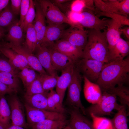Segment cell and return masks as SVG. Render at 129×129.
Returning a JSON list of instances; mask_svg holds the SVG:
<instances>
[{"instance_id": "obj_13", "label": "cell", "mask_w": 129, "mask_h": 129, "mask_svg": "<svg viewBox=\"0 0 129 129\" xmlns=\"http://www.w3.org/2000/svg\"><path fill=\"white\" fill-rule=\"evenodd\" d=\"M9 105L12 125L24 128L28 127L26 122L23 107L16 96L11 97L10 100Z\"/></svg>"}, {"instance_id": "obj_34", "label": "cell", "mask_w": 129, "mask_h": 129, "mask_svg": "<svg viewBox=\"0 0 129 129\" xmlns=\"http://www.w3.org/2000/svg\"><path fill=\"white\" fill-rule=\"evenodd\" d=\"M16 19L9 5L0 13V27L8 28Z\"/></svg>"}, {"instance_id": "obj_38", "label": "cell", "mask_w": 129, "mask_h": 129, "mask_svg": "<svg viewBox=\"0 0 129 129\" xmlns=\"http://www.w3.org/2000/svg\"><path fill=\"white\" fill-rule=\"evenodd\" d=\"M42 85L44 92H49L56 87L58 76L42 75Z\"/></svg>"}, {"instance_id": "obj_21", "label": "cell", "mask_w": 129, "mask_h": 129, "mask_svg": "<svg viewBox=\"0 0 129 129\" xmlns=\"http://www.w3.org/2000/svg\"><path fill=\"white\" fill-rule=\"evenodd\" d=\"M1 54L8 59L11 63L16 68L20 70L30 67L25 58L12 49L3 46L0 47Z\"/></svg>"}, {"instance_id": "obj_40", "label": "cell", "mask_w": 129, "mask_h": 129, "mask_svg": "<svg viewBox=\"0 0 129 129\" xmlns=\"http://www.w3.org/2000/svg\"><path fill=\"white\" fill-rule=\"evenodd\" d=\"M8 60L0 58V71L9 73L18 76L19 72Z\"/></svg>"}, {"instance_id": "obj_15", "label": "cell", "mask_w": 129, "mask_h": 129, "mask_svg": "<svg viewBox=\"0 0 129 129\" xmlns=\"http://www.w3.org/2000/svg\"><path fill=\"white\" fill-rule=\"evenodd\" d=\"M34 2L36 15L33 23L36 33L38 44L41 45L43 40L46 29V21L38 2L37 0Z\"/></svg>"}, {"instance_id": "obj_17", "label": "cell", "mask_w": 129, "mask_h": 129, "mask_svg": "<svg viewBox=\"0 0 129 129\" xmlns=\"http://www.w3.org/2000/svg\"><path fill=\"white\" fill-rule=\"evenodd\" d=\"M64 24H48L42 42L40 45L47 47L60 39L66 29Z\"/></svg>"}, {"instance_id": "obj_48", "label": "cell", "mask_w": 129, "mask_h": 129, "mask_svg": "<svg viewBox=\"0 0 129 129\" xmlns=\"http://www.w3.org/2000/svg\"><path fill=\"white\" fill-rule=\"evenodd\" d=\"M5 30L4 29L0 27V40L5 37Z\"/></svg>"}, {"instance_id": "obj_50", "label": "cell", "mask_w": 129, "mask_h": 129, "mask_svg": "<svg viewBox=\"0 0 129 129\" xmlns=\"http://www.w3.org/2000/svg\"><path fill=\"white\" fill-rule=\"evenodd\" d=\"M60 129H71L70 128L68 125H67L65 127L63 128Z\"/></svg>"}, {"instance_id": "obj_6", "label": "cell", "mask_w": 129, "mask_h": 129, "mask_svg": "<svg viewBox=\"0 0 129 129\" xmlns=\"http://www.w3.org/2000/svg\"><path fill=\"white\" fill-rule=\"evenodd\" d=\"M105 64L94 59L81 58L75 64L83 76L91 82L96 83Z\"/></svg>"}, {"instance_id": "obj_31", "label": "cell", "mask_w": 129, "mask_h": 129, "mask_svg": "<svg viewBox=\"0 0 129 129\" xmlns=\"http://www.w3.org/2000/svg\"><path fill=\"white\" fill-rule=\"evenodd\" d=\"M0 81L14 92H17L19 88L18 76L9 73L0 71Z\"/></svg>"}, {"instance_id": "obj_47", "label": "cell", "mask_w": 129, "mask_h": 129, "mask_svg": "<svg viewBox=\"0 0 129 129\" xmlns=\"http://www.w3.org/2000/svg\"><path fill=\"white\" fill-rule=\"evenodd\" d=\"M6 129H26L23 127L15 125L10 126Z\"/></svg>"}, {"instance_id": "obj_4", "label": "cell", "mask_w": 129, "mask_h": 129, "mask_svg": "<svg viewBox=\"0 0 129 129\" xmlns=\"http://www.w3.org/2000/svg\"><path fill=\"white\" fill-rule=\"evenodd\" d=\"M83 78L75 64L71 80L68 87L66 101L73 108L79 109L83 114L86 115V109L82 103L80 97Z\"/></svg>"}, {"instance_id": "obj_37", "label": "cell", "mask_w": 129, "mask_h": 129, "mask_svg": "<svg viewBox=\"0 0 129 129\" xmlns=\"http://www.w3.org/2000/svg\"><path fill=\"white\" fill-rule=\"evenodd\" d=\"M96 15L98 17L104 16L111 18L122 26H129V19L128 17L120 14L110 12L99 11L95 10Z\"/></svg>"}, {"instance_id": "obj_26", "label": "cell", "mask_w": 129, "mask_h": 129, "mask_svg": "<svg viewBox=\"0 0 129 129\" xmlns=\"http://www.w3.org/2000/svg\"><path fill=\"white\" fill-rule=\"evenodd\" d=\"M68 124L66 119H46L33 124L28 125L31 129H60L65 127Z\"/></svg>"}, {"instance_id": "obj_30", "label": "cell", "mask_w": 129, "mask_h": 129, "mask_svg": "<svg viewBox=\"0 0 129 129\" xmlns=\"http://www.w3.org/2000/svg\"><path fill=\"white\" fill-rule=\"evenodd\" d=\"M107 92L116 95L119 98L120 104L126 105L128 108H129V89L128 87L124 85H119Z\"/></svg>"}, {"instance_id": "obj_1", "label": "cell", "mask_w": 129, "mask_h": 129, "mask_svg": "<svg viewBox=\"0 0 129 129\" xmlns=\"http://www.w3.org/2000/svg\"><path fill=\"white\" fill-rule=\"evenodd\" d=\"M129 80L128 56L123 59H116L105 64L96 83L103 92L118 85L128 84Z\"/></svg>"}, {"instance_id": "obj_44", "label": "cell", "mask_w": 129, "mask_h": 129, "mask_svg": "<svg viewBox=\"0 0 129 129\" xmlns=\"http://www.w3.org/2000/svg\"><path fill=\"white\" fill-rule=\"evenodd\" d=\"M14 91L0 81V96L6 94H11Z\"/></svg>"}, {"instance_id": "obj_28", "label": "cell", "mask_w": 129, "mask_h": 129, "mask_svg": "<svg viewBox=\"0 0 129 129\" xmlns=\"http://www.w3.org/2000/svg\"><path fill=\"white\" fill-rule=\"evenodd\" d=\"M127 106L123 105L111 120L113 129H128Z\"/></svg>"}, {"instance_id": "obj_51", "label": "cell", "mask_w": 129, "mask_h": 129, "mask_svg": "<svg viewBox=\"0 0 129 129\" xmlns=\"http://www.w3.org/2000/svg\"><path fill=\"white\" fill-rule=\"evenodd\" d=\"M2 46V45L1 44H0V47H1Z\"/></svg>"}, {"instance_id": "obj_16", "label": "cell", "mask_w": 129, "mask_h": 129, "mask_svg": "<svg viewBox=\"0 0 129 129\" xmlns=\"http://www.w3.org/2000/svg\"><path fill=\"white\" fill-rule=\"evenodd\" d=\"M34 52L36 53L34 55L47 73L49 75L58 76L52 65L50 54L47 48L38 44Z\"/></svg>"}, {"instance_id": "obj_11", "label": "cell", "mask_w": 129, "mask_h": 129, "mask_svg": "<svg viewBox=\"0 0 129 129\" xmlns=\"http://www.w3.org/2000/svg\"><path fill=\"white\" fill-rule=\"evenodd\" d=\"M3 46L10 48L23 56L31 68L41 75L48 74L40 64L38 60L33 53L29 51L23 45L17 46L9 43L1 44Z\"/></svg>"}, {"instance_id": "obj_10", "label": "cell", "mask_w": 129, "mask_h": 129, "mask_svg": "<svg viewBox=\"0 0 129 129\" xmlns=\"http://www.w3.org/2000/svg\"><path fill=\"white\" fill-rule=\"evenodd\" d=\"M88 30L70 26L64 32L60 39L69 42L72 45L83 50L87 43Z\"/></svg>"}, {"instance_id": "obj_2", "label": "cell", "mask_w": 129, "mask_h": 129, "mask_svg": "<svg viewBox=\"0 0 129 129\" xmlns=\"http://www.w3.org/2000/svg\"><path fill=\"white\" fill-rule=\"evenodd\" d=\"M103 32L93 29L88 30L86 44L83 50L81 58L98 60L105 63H108V44L106 36V30Z\"/></svg>"}, {"instance_id": "obj_49", "label": "cell", "mask_w": 129, "mask_h": 129, "mask_svg": "<svg viewBox=\"0 0 129 129\" xmlns=\"http://www.w3.org/2000/svg\"><path fill=\"white\" fill-rule=\"evenodd\" d=\"M10 125V124H5L0 123V129H6Z\"/></svg>"}, {"instance_id": "obj_22", "label": "cell", "mask_w": 129, "mask_h": 129, "mask_svg": "<svg viewBox=\"0 0 129 129\" xmlns=\"http://www.w3.org/2000/svg\"><path fill=\"white\" fill-rule=\"evenodd\" d=\"M8 33L5 37L6 40L15 45H22L24 42L23 31L19 23L16 19L8 28Z\"/></svg>"}, {"instance_id": "obj_45", "label": "cell", "mask_w": 129, "mask_h": 129, "mask_svg": "<svg viewBox=\"0 0 129 129\" xmlns=\"http://www.w3.org/2000/svg\"><path fill=\"white\" fill-rule=\"evenodd\" d=\"M9 0H0V13L8 5Z\"/></svg>"}, {"instance_id": "obj_41", "label": "cell", "mask_w": 129, "mask_h": 129, "mask_svg": "<svg viewBox=\"0 0 129 129\" xmlns=\"http://www.w3.org/2000/svg\"><path fill=\"white\" fill-rule=\"evenodd\" d=\"M30 4L29 0H22L20 11V17L19 23L23 29L25 17L28 11Z\"/></svg>"}, {"instance_id": "obj_29", "label": "cell", "mask_w": 129, "mask_h": 129, "mask_svg": "<svg viewBox=\"0 0 129 129\" xmlns=\"http://www.w3.org/2000/svg\"><path fill=\"white\" fill-rule=\"evenodd\" d=\"M26 32L25 40L23 45L30 52L33 53L38 44L36 33L33 23L28 26Z\"/></svg>"}, {"instance_id": "obj_43", "label": "cell", "mask_w": 129, "mask_h": 129, "mask_svg": "<svg viewBox=\"0 0 129 129\" xmlns=\"http://www.w3.org/2000/svg\"><path fill=\"white\" fill-rule=\"evenodd\" d=\"M10 7L11 11L15 15H18L20 13L21 0H11Z\"/></svg>"}, {"instance_id": "obj_23", "label": "cell", "mask_w": 129, "mask_h": 129, "mask_svg": "<svg viewBox=\"0 0 129 129\" xmlns=\"http://www.w3.org/2000/svg\"><path fill=\"white\" fill-rule=\"evenodd\" d=\"M122 26L112 19H110L106 30V36L108 44L109 53L113 48L120 38Z\"/></svg>"}, {"instance_id": "obj_33", "label": "cell", "mask_w": 129, "mask_h": 129, "mask_svg": "<svg viewBox=\"0 0 129 129\" xmlns=\"http://www.w3.org/2000/svg\"><path fill=\"white\" fill-rule=\"evenodd\" d=\"M11 113L9 106L4 96H0V123L9 124Z\"/></svg>"}, {"instance_id": "obj_18", "label": "cell", "mask_w": 129, "mask_h": 129, "mask_svg": "<svg viewBox=\"0 0 129 129\" xmlns=\"http://www.w3.org/2000/svg\"><path fill=\"white\" fill-rule=\"evenodd\" d=\"M70 114L67 125L71 129H94L92 123L82 114L79 109L73 108Z\"/></svg>"}, {"instance_id": "obj_9", "label": "cell", "mask_w": 129, "mask_h": 129, "mask_svg": "<svg viewBox=\"0 0 129 129\" xmlns=\"http://www.w3.org/2000/svg\"><path fill=\"white\" fill-rule=\"evenodd\" d=\"M24 106L26 112L28 125L33 124L46 119L55 120L66 119L64 114L36 109L26 103Z\"/></svg>"}, {"instance_id": "obj_3", "label": "cell", "mask_w": 129, "mask_h": 129, "mask_svg": "<svg viewBox=\"0 0 129 129\" xmlns=\"http://www.w3.org/2000/svg\"><path fill=\"white\" fill-rule=\"evenodd\" d=\"M117 97L107 91L102 93L101 98L97 103L86 109V113L98 117L111 115L113 110H119L123 106L118 103Z\"/></svg>"}, {"instance_id": "obj_35", "label": "cell", "mask_w": 129, "mask_h": 129, "mask_svg": "<svg viewBox=\"0 0 129 129\" xmlns=\"http://www.w3.org/2000/svg\"><path fill=\"white\" fill-rule=\"evenodd\" d=\"M42 75L38 74L36 78L26 89L25 96H30L45 92L42 85Z\"/></svg>"}, {"instance_id": "obj_7", "label": "cell", "mask_w": 129, "mask_h": 129, "mask_svg": "<svg viewBox=\"0 0 129 129\" xmlns=\"http://www.w3.org/2000/svg\"><path fill=\"white\" fill-rule=\"evenodd\" d=\"M110 20L108 19H100L93 11L84 9L79 13L78 24L83 28L86 27L89 29L101 31L105 30Z\"/></svg>"}, {"instance_id": "obj_19", "label": "cell", "mask_w": 129, "mask_h": 129, "mask_svg": "<svg viewBox=\"0 0 129 129\" xmlns=\"http://www.w3.org/2000/svg\"><path fill=\"white\" fill-rule=\"evenodd\" d=\"M53 43L46 47L50 54L52 65L56 70L61 71L75 63L70 58L55 49Z\"/></svg>"}, {"instance_id": "obj_27", "label": "cell", "mask_w": 129, "mask_h": 129, "mask_svg": "<svg viewBox=\"0 0 129 129\" xmlns=\"http://www.w3.org/2000/svg\"><path fill=\"white\" fill-rule=\"evenodd\" d=\"M47 104L49 111L64 114L66 111L60 101L59 96L53 90L48 92Z\"/></svg>"}, {"instance_id": "obj_39", "label": "cell", "mask_w": 129, "mask_h": 129, "mask_svg": "<svg viewBox=\"0 0 129 129\" xmlns=\"http://www.w3.org/2000/svg\"><path fill=\"white\" fill-rule=\"evenodd\" d=\"M36 11L34 1L32 0H30L29 8L24 20L23 28L24 32H26L28 26L33 23Z\"/></svg>"}, {"instance_id": "obj_14", "label": "cell", "mask_w": 129, "mask_h": 129, "mask_svg": "<svg viewBox=\"0 0 129 129\" xmlns=\"http://www.w3.org/2000/svg\"><path fill=\"white\" fill-rule=\"evenodd\" d=\"M75 64H72L62 70L61 75L58 78L56 91L59 96L62 104L66 91L71 80Z\"/></svg>"}, {"instance_id": "obj_8", "label": "cell", "mask_w": 129, "mask_h": 129, "mask_svg": "<svg viewBox=\"0 0 129 129\" xmlns=\"http://www.w3.org/2000/svg\"><path fill=\"white\" fill-rule=\"evenodd\" d=\"M97 11L116 13L128 17L129 14V0H94Z\"/></svg>"}, {"instance_id": "obj_25", "label": "cell", "mask_w": 129, "mask_h": 129, "mask_svg": "<svg viewBox=\"0 0 129 129\" xmlns=\"http://www.w3.org/2000/svg\"><path fill=\"white\" fill-rule=\"evenodd\" d=\"M48 92L36 94L30 96H25L27 104L38 109L49 111L47 104V96Z\"/></svg>"}, {"instance_id": "obj_5", "label": "cell", "mask_w": 129, "mask_h": 129, "mask_svg": "<svg viewBox=\"0 0 129 129\" xmlns=\"http://www.w3.org/2000/svg\"><path fill=\"white\" fill-rule=\"evenodd\" d=\"M39 4L48 24H67L78 28L69 19L67 16L50 1L37 0Z\"/></svg>"}, {"instance_id": "obj_32", "label": "cell", "mask_w": 129, "mask_h": 129, "mask_svg": "<svg viewBox=\"0 0 129 129\" xmlns=\"http://www.w3.org/2000/svg\"><path fill=\"white\" fill-rule=\"evenodd\" d=\"M19 72L18 77L22 80L26 89L36 78L38 74L30 67L24 68Z\"/></svg>"}, {"instance_id": "obj_52", "label": "cell", "mask_w": 129, "mask_h": 129, "mask_svg": "<svg viewBox=\"0 0 129 129\" xmlns=\"http://www.w3.org/2000/svg\"><path fill=\"white\" fill-rule=\"evenodd\" d=\"M0 54H1V52H0Z\"/></svg>"}, {"instance_id": "obj_36", "label": "cell", "mask_w": 129, "mask_h": 129, "mask_svg": "<svg viewBox=\"0 0 129 129\" xmlns=\"http://www.w3.org/2000/svg\"><path fill=\"white\" fill-rule=\"evenodd\" d=\"M90 115L92 120L94 129H113L110 120L105 117H97L92 114Z\"/></svg>"}, {"instance_id": "obj_46", "label": "cell", "mask_w": 129, "mask_h": 129, "mask_svg": "<svg viewBox=\"0 0 129 129\" xmlns=\"http://www.w3.org/2000/svg\"><path fill=\"white\" fill-rule=\"evenodd\" d=\"M120 31L121 33L124 34L127 38L129 40V27H126L123 29H120Z\"/></svg>"}, {"instance_id": "obj_24", "label": "cell", "mask_w": 129, "mask_h": 129, "mask_svg": "<svg viewBox=\"0 0 129 129\" xmlns=\"http://www.w3.org/2000/svg\"><path fill=\"white\" fill-rule=\"evenodd\" d=\"M129 53V41L120 38L113 49L109 53L108 62L116 60H122Z\"/></svg>"}, {"instance_id": "obj_42", "label": "cell", "mask_w": 129, "mask_h": 129, "mask_svg": "<svg viewBox=\"0 0 129 129\" xmlns=\"http://www.w3.org/2000/svg\"><path fill=\"white\" fill-rule=\"evenodd\" d=\"M84 9H86L85 0H77L73 1L70 7L71 11L77 12H80Z\"/></svg>"}, {"instance_id": "obj_12", "label": "cell", "mask_w": 129, "mask_h": 129, "mask_svg": "<svg viewBox=\"0 0 129 129\" xmlns=\"http://www.w3.org/2000/svg\"><path fill=\"white\" fill-rule=\"evenodd\" d=\"M56 50L71 59L75 63L82 58L83 50L65 40L60 39L54 42Z\"/></svg>"}, {"instance_id": "obj_20", "label": "cell", "mask_w": 129, "mask_h": 129, "mask_svg": "<svg viewBox=\"0 0 129 129\" xmlns=\"http://www.w3.org/2000/svg\"><path fill=\"white\" fill-rule=\"evenodd\" d=\"M84 80V93L86 100L92 104L97 103L101 100L102 92L99 86L97 84L91 82L85 76Z\"/></svg>"}]
</instances>
